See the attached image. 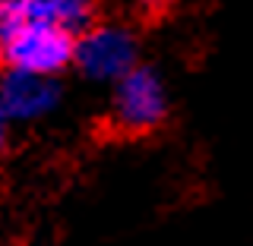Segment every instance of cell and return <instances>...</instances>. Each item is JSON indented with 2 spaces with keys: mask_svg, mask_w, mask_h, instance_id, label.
Returning <instances> with one entry per match:
<instances>
[{
  "mask_svg": "<svg viewBox=\"0 0 253 246\" xmlns=\"http://www.w3.org/2000/svg\"><path fill=\"white\" fill-rule=\"evenodd\" d=\"M174 3H177V0H130V6L139 16H146V19H158V16L171 13Z\"/></svg>",
  "mask_w": 253,
  "mask_h": 246,
  "instance_id": "5b68a950",
  "label": "cell"
},
{
  "mask_svg": "<svg viewBox=\"0 0 253 246\" xmlns=\"http://www.w3.org/2000/svg\"><path fill=\"white\" fill-rule=\"evenodd\" d=\"M168 89L155 67L136 63L126 76L114 82L111 95V126L121 136H149L168 120Z\"/></svg>",
  "mask_w": 253,
  "mask_h": 246,
  "instance_id": "7a4b0ae2",
  "label": "cell"
},
{
  "mask_svg": "<svg viewBox=\"0 0 253 246\" xmlns=\"http://www.w3.org/2000/svg\"><path fill=\"white\" fill-rule=\"evenodd\" d=\"M63 98L60 79L0 70V114L6 123H32L47 117Z\"/></svg>",
  "mask_w": 253,
  "mask_h": 246,
  "instance_id": "277c9868",
  "label": "cell"
},
{
  "mask_svg": "<svg viewBox=\"0 0 253 246\" xmlns=\"http://www.w3.org/2000/svg\"><path fill=\"white\" fill-rule=\"evenodd\" d=\"M73 44L76 38L60 29L16 22L0 29V70L57 79L63 70L73 67Z\"/></svg>",
  "mask_w": 253,
  "mask_h": 246,
  "instance_id": "6da1fadb",
  "label": "cell"
},
{
  "mask_svg": "<svg viewBox=\"0 0 253 246\" xmlns=\"http://www.w3.org/2000/svg\"><path fill=\"white\" fill-rule=\"evenodd\" d=\"M139 63V38L124 22H95L73 44V67L89 82H111Z\"/></svg>",
  "mask_w": 253,
  "mask_h": 246,
  "instance_id": "3957f363",
  "label": "cell"
},
{
  "mask_svg": "<svg viewBox=\"0 0 253 246\" xmlns=\"http://www.w3.org/2000/svg\"><path fill=\"white\" fill-rule=\"evenodd\" d=\"M6 139H10V123H6L3 114H0V155L6 152Z\"/></svg>",
  "mask_w": 253,
  "mask_h": 246,
  "instance_id": "8992f818",
  "label": "cell"
}]
</instances>
